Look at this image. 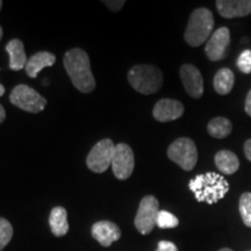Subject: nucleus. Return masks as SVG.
I'll return each mask as SVG.
<instances>
[{"label": "nucleus", "instance_id": "12", "mask_svg": "<svg viewBox=\"0 0 251 251\" xmlns=\"http://www.w3.org/2000/svg\"><path fill=\"white\" fill-rule=\"evenodd\" d=\"M184 114V105L178 100L161 99L153 107L152 115L157 121L169 122L179 119Z\"/></svg>", "mask_w": 251, "mask_h": 251}, {"label": "nucleus", "instance_id": "23", "mask_svg": "<svg viewBox=\"0 0 251 251\" xmlns=\"http://www.w3.org/2000/svg\"><path fill=\"white\" fill-rule=\"evenodd\" d=\"M13 237V228L7 220L0 218V251L11 242Z\"/></svg>", "mask_w": 251, "mask_h": 251}, {"label": "nucleus", "instance_id": "18", "mask_svg": "<svg viewBox=\"0 0 251 251\" xmlns=\"http://www.w3.org/2000/svg\"><path fill=\"white\" fill-rule=\"evenodd\" d=\"M215 165L222 174L234 175L240 168V161L234 152L221 150L215 155Z\"/></svg>", "mask_w": 251, "mask_h": 251}, {"label": "nucleus", "instance_id": "1", "mask_svg": "<svg viewBox=\"0 0 251 251\" xmlns=\"http://www.w3.org/2000/svg\"><path fill=\"white\" fill-rule=\"evenodd\" d=\"M64 68L77 90L83 93H91L96 89V80L91 71L90 57L83 49L75 48L65 52Z\"/></svg>", "mask_w": 251, "mask_h": 251}, {"label": "nucleus", "instance_id": "7", "mask_svg": "<svg viewBox=\"0 0 251 251\" xmlns=\"http://www.w3.org/2000/svg\"><path fill=\"white\" fill-rule=\"evenodd\" d=\"M115 144L112 140L103 139L93 147L86 158V165L96 174H103L112 165Z\"/></svg>", "mask_w": 251, "mask_h": 251}, {"label": "nucleus", "instance_id": "28", "mask_svg": "<svg viewBox=\"0 0 251 251\" xmlns=\"http://www.w3.org/2000/svg\"><path fill=\"white\" fill-rule=\"evenodd\" d=\"M244 108H246L247 114L249 115V117H251V90L249 91V93H248V96H247L246 106H244Z\"/></svg>", "mask_w": 251, "mask_h": 251}, {"label": "nucleus", "instance_id": "4", "mask_svg": "<svg viewBox=\"0 0 251 251\" xmlns=\"http://www.w3.org/2000/svg\"><path fill=\"white\" fill-rule=\"evenodd\" d=\"M128 81L137 92L148 96L158 92L161 89L163 85V74L155 65H135L128 72Z\"/></svg>", "mask_w": 251, "mask_h": 251}, {"label": "nucleus", "instance_id": "9", "mask_svg": "<svg viewBox=\"0 0 251 251\" xmlns=\"http://www.w3.org/2000/svg\"><path fill=\"white\" fill-rule=\"evenodd\" d=\"M135 158L133 150L128 144L119 143L115 146L114 156L112 161L113 174L119 180H126L134 171Z\"/></svg>", "mask_w": 251, "mask_h": 251}, {"label": "nucleus", "instance_id": "26", "mask_svg": "<svg viewBox=\"0 0 251 251\" xmlns=\"http://www.w3.org/2000/svg\"><path fill=\"white\" fill-rule=\"evenodd\" d=\"M103 2H105L106 6H107V7L113 12L120 11V9L124 7V5L126 4V1H124V0H121V1H117V0H115V1H103Z\"/></svg>", "mask_w": 251, "mask_h": 251}, {"label": "nucleus", "instance_id": "11", "mask_svg": "<svg viewBox=\"0 0 251 251\" xmlns=\"http://www.w3.org/2000/svg\"><path fill=\"white\" fill-rule=\"evenodd\" d=\"M179 72L181 83L188 96L194 99L201 98L203 94V79L200 71L192 64H184Z\"/></svg>", "mask_w": 251, "mask_h": 251}, {"label": "nucleus", "instance_id": "22", "mask_svg": "<svg viewBox=\"0 0 251 251\" xmlns=\"http://www.w3.org/2000/svg\"><path fill=\"white\" fill-rule=\"evenodd\" d=\"M156 225H157V227H159L162 229L176 228L178 225H179V220H178L177 216L171 214L170 212L159 211L158 215H157Z\"/></svg>", "mask_w": 251, "mask_h": 251}, {"label": "nucleus", "instance_id": "29", "mask_svg": "<svg viewBox=\"0 0 251 251\" xmlns=\"http://www.w3.org/2000/svg\"><path fill=\"white\" fill-rule=\"evenodd\" d=\"M5 119H6V112H5L4 107L0 105V124H1V122H4Z\"/></svg>", "mask_w": 251, "mask_h": 251}, {"label": "nucleus", "instance_id": "13", "mask_svg": "<svg viewBox=\"0 0 251 251\" xmlns=\"http://www.w3.org/2000/svg\"><path fill=\"white\" fill-rule=\"evenodd\" d=\"M91 233L94 240H97L102 247H111L112 243L121 237V230L114 222L99 221L92 226Z\"/></svg>", "mask_w": 251, "mask_h": 251}, {"label": "nucleus", "instance_id": "21", "mask_svg": "<svg viewBox=\"0 0 251 251\" xmlns=\"http://www.w3.org/2000/svg\"><path fill=\"white\" fill-rule=\"evenodd\" d=\"M240 214L244 225L251 228V193L246 192L240 198Z\"/></svg>", "mask_w": 251, "mask_h": 251}, {"label": "nucleus", "instance_id": "10", "mask_svg": "<svg viewBox=\"0 0 251 251\" xmlns=\"http://www.w3.org/2000/svg\"><path fill=\"white\" fill-rule=\"evenodd\" d=\"M230 43V31L227 27L216 29L207 42L205 52L209 61H221L226 57L227 48Z\"/></svg>", "mask_w": 251, "mask_h": 251}, {"label": "nucleus", "instance_id": "8", "mask_svg": "<svg viewBox=\"0 0 251 251\" xmlns=\"http://www.w3.org/2000/svg\"><path fill=\"white\" fill-rule=\"evenodd\" d=\"M159 212L158 200L153 196H146L141 200L139 211L135 216V227L141 234L147 235L151 233L155 228L157 215Z\"/></svg>", "mask_w": 251, "mask_h": 251}, {"label": "nucleus", "instance_id": "6", "mask_svg": "<svg viewBox=\"0 0 251 251\" xmlns=\"http://www.w3.org/2000/svg\"><path fill=\"white\" fill-rule=\"evenodd\" d=\"M9 101L13 103L15 107L29 113L43 111L47 105L46 98H43L39 92L25 84L14 87L9 96Z\"/></svg>", "mask_w": 251, "mask_h": 251}, {"label": "nucleus", "instance_id": "16", "mask_svg": "<svg viewBox=\"0 0 251 251\" xmlns=\"http://www.w3.org/2000/svg\"><path fill=\"white\" fill-rule=\"evenodd\" d=\"M6 51L9 55V69L14 71L23 70L26 67L28 59L25 52L23 41L14 39L11 40L6 46Z\"/></svg>", "mask_w": 251, "mask_h": 251}, {"label": "nucleus", "instance_id": "14", "mask_svg": "<svg viewBox=\"0 0 251 251\" xmlns=\"http://www.w3.org/2000/svg\"><path fill=\"white\" fill-rule=\"evenodd\" d=\"M219 14L226 19L243 18L251 13V0H218Z\"/></svg>", "mask_w": 251, "mask_h": 251}, {"label": "nucleus", "instance_id": "20", "mask_svg": "<svg viewBox=\"0 0 251 251\" xmlns=\"http://www.w3.org/2000/svg\"><path fill=\"white\" fill-rule=\"evenodd\" d=\"M207 130H208V134L215 139H225L233 130V125L227 118L218 117L209 121Z\"/></svg>", "mask_w": 251, "mask_h": 251}, {"label": "nucleus", "instance_id": "17", "mask_svg": "<svg viewBox=\"0 0 251 251\" xmlns=\"http://www.w3.org/2000/svg\"><path fill=\"white\" fill-rule=\"evenodd\" d=\"M49 225L55 236L62 237L67 235L69 231L67 209L63 208V207H55V208H52L49 216Z\"/></svg>", "mask_w": 251, "mask_h": 251}, {"label": "nucleus", "instance_id": "27", "mask_svg": "<svg viewBox=\"0 0 251 251\" xmlns=\"http://www.w3.org/2000/svg\"><path fill=\"white\" fill-rule=\"evenodd\" d=\"M244 153H246L248 161L251 162V139L246 141V143H244Z\"/></svg>", "mask_w": 251, "mask_h": 251}, {"label": "nucleus", "instance_id": "30", "mask_svg": "<svg viewBox=\"0 0 251 251\" xmlns=\"http://www.w3.org/2000/svg\"><path fill=\"white\" fill-rule=\"evenodd\" d=\"M4 93H5V87L0 84V97L4 96Z\"/></svg>", "mask_w": 251, "mask_h": 251}, {"label": "nucleus", "instance_id": "32", "mask_svg": "<svg viewBox=\"0 0 251 251\" xmlns=\"http://www.w3.org/2000/svg\"><path fill=\"white\" fill-rule=\"evenodd\" d=\"M219 251H233V250L229 249V248H224V249H221V250H219Z\"/></svg>", "mask_w": 251, "mask_h": 251}, {"label": "nucleus", "instance_id": "33", "mask_svg": "<svg viewBox=\"0 0 251 251\" xmlns=\"http://www.w3.org/2000/svg\"><path fill=\"white\" fill-rule=\"evenodd\" d=\"M1 7H2V1L0 0V11H1Z\"/></svg>", "mask_w": 251, "mask_h": 251}, {"label": "nucleus", "instance_id": "2", "mask_svg": "<svg viewBox=\"0 0 251 251\" xmlns=\"http://www.w3.org/2000/svg\"><path fill=\"white\" fill-rule=\"evenodd\" d=\"M188 187L192 191L199 202H207L209 205L216 203L224 199L229 192L228 181L216 172H206L198 175L191 179Z\"/></svg>", "mask_w": 251, "mask_h": 251}, {"label": "nucleus", "instance_id": "19", "mask_svg": "<svg viewBox=\"0 0 251 251\" xmlns=\"http://www.w3.org/2000/svg\"><path fill=\"white\" fill-rule=\"evenodd\" d=\"M235 83V75L230 69L224 68L221 70L216 72L214 80H213V85L216 92L221 96H226V94L230 93L233 90Z\"/></svg>", "mask_w": 251, "mask_h": 251}, {"label": "nucleus", "instance_id": "24", "mask_svg": "<svg viewBox=\"0 0 251 251\" xmlns=\"http://www.w3.org/2000/svg\"><path fill=\"white\" fill-rule=\"evenodd\" d=\"M237 68L243 74H251V50H244L242 54L238 56Z\"/></svg>", "mask_w": 251, "mask_h": 251}, {"label": "nucleus", "instance_id": "31", "mask_svg": "<svg viewBox=\"0 0 251 251\" xmlns=\"http://www.w3.org/2000/svg\"><path fill=\"white\" fill-rule=\"evenodd\" d=\"M1 39H2V28L0 26V41H1Z\"/></svg>", "mask_w": 251, "mask_h": 251}, {"label": "nucleus", "instance_id": "5", "mask_svg": "<svg viewBox=\"0 0 251 251\" xmlns=\"http://www.w3.org/2000/svg\"><path fill=\"white\" fill-rule=\"evenodd\" d=\"M168 156L172 162L185 171L193 170L198 162L196 143L188 137H180L169 147Z\"/></svg>", "mask_w": 251, "mask_h": 251}, {"label": "nucleus", "instance_id": "15", "mask_svg": "<svg viewBox=\"0 0 251 251\" xmlns=\"http://www.w3.org/2000/svg\"><path fill=\"white\" fill-rule=\"evenodd\" d=\"M56 63V56L48 51L36 52L28 59L25 70L30 78H36L41 70L47 67H52Z\"/></svg>", "mask_w": 251, "mask_h": 251}, {"label": "nucleus", "instance_id": "25", "mask_svg": "<svg viewBox=\"0 0 251 251\" xmlns=\"http://www.w3.org/2000/svg\"><path fill=\"white\" fill-rule=\"evenodd\" d=\"M156 251H178V248L175 243L169 242V241H161L157 246Z\"/></svg>", "mask_w": 251, "mask_h": 251}, {"label": "nucleus", "instance_id": "3", "mask_svg": "<svg viewBox=\"0 0 251 251\" xmlns=\"http://www.w3.org/2000/svg\"><path fill=\"white\" fill-rule=\"evenodd\" d=\"M214 18L205 7L194 9L188 20L184 39L191 47H199L212 36Z\"/></svg>", "mask_w": 251, "mask_h": 251}]
</instances>
